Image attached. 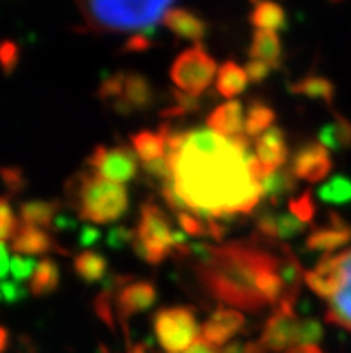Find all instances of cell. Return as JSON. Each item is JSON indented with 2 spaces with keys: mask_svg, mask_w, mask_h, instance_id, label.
Returning <instances> with one entry per match:
<instances>
[{
  "mask_svg": "<svg viewBox=\"0 0 351 353\" xmlns=\"http://www.w3.org/2000/svg\"><path fill=\"white\" fill-rule=\"evenodd\" d=\"M249 140L226 139L210 128L188 131L174 178L190 214L201 219L253 214L262 201V187L248 169Z\"/></svg>",
  "mask_w": 351,
  "mask_h": 353,
  "instance_id": "6da1fadb",
  "label": "cell"
},
{
  "mask_svg": "<svg viewBox=\"0 0 351 353\" xmlns=\"http://www.w3.org/2000/svg\"><path fill=\"white\" fill-rule=\"evenodd\" d=\"M194 271L212 298L244 312H262L285 298L280 253L260 242V235L223 246L192 242Z\"/></svg>",
  "mask_w": 351,
  "mask_h": 353,
  "instance_id": "7a4b0ae2",
  "label": "cell"
},
{
  "mask_svg": "<svg viewBox=\"0 0 351 353\" xmlns=\"http://www.w3.org/2000/svg\"><path fill=\"white\" fill-rule=\"evenodd\" d=\"M95 32H143L156 27L174 0H74Z\"/></svg>",
  "mask_w": 351,
  "mask_h": 353,
  "instance_id": "3957f363",
  "label": "cell"
},
{
  "mask_svg": "<svg viewBox=\"0 0 351 353\" xmlns=\"http://www.w3.org/2000/svg\"><path fill=\"white\" fill-rule=\"evenodd\" d=\"M65 196L70 210L83 221L94 224H110L124 217L129 208V196L124 185L113 183L83 170L72 176L65 185Z\"/></svg>",
  "mask_w": 351,
  "mask_h": 353,
  "instance_id": "277c9868",
  "label": "cell"
},
{
  "mask_svg": "<svg viewBox=\"0 0 351 353\" xmlns=\"http://www.w3.org/2000/svg\"><path fill=\"white\" fill-rule=\"evenodd\" d=\"M174 230L169 215L152 201L143 203L137 226L133 251L138 259L151 265H160L176 250Z\"/></svg>",
  "mask_w": 351,
  "mask_h": 353,
  "instance_id": "5b68a950",
  "label": "cell"
},
{
  "mask_svg": "<svg viewBox=\"0 0 351 353\" xmlns=\"http://www.w3.org/2000/svg\"><path fill=\"white\" fill-rule=\"evenodd\" d=\"M152 328L165 353L187 352L201 332L192 307H165L158 310L152 318Z\"/></svg>",
  "mask_w": 351,
  "mask_h": 353,
  "instance_id": "8992f818",
  "label": "cell"
},
{
  "mask_svg": "<svg viewBox=\"0 0 351 353\" xmlns=\"http://www.w3.org/2000/svg\"><path fill=\"white\" fill-rule=\"evenodd\" d=\"M217 72V63L201 43L183 50L170 67V79L179 90L199 97L210 88Z\"/></svg>",
  "mask_w": 351,
  "mask_h": 353,
  "instance_id": "52a82bcc",
  "label": "cell"
},
{
  "mask_svg": "<svg viewBox=\"0 0 351 353\" xmlns=\"http://www.w3.org/2000/svg\"><path fill=\"white\" fill-rule=\"evenodd\" d=\"M296 300L298 298H283L267 319L258 345L263 353H278L299 346V327L301 319L296 316Z\"/></svg>",
  "mask_w": 351,
  "mask_h": 353,
  "instance_id": "ba28073f",
  "label": "cell"
},
{
  "mask_svg": "<svg viewBox=\"0 0 351 353\" xmlns=\"http://www.w3.org/2000/svg\"><path fill=\"white\" fill-rule=\"evenodd\" d=\"M86 165L101 178L113 181V183H128L137 178L138 161L133 151L126 145H95L94 151L86 158Z\"/></svg>",
  "mask_w": 351,
  "mask_h": 353,
  "instance_id": "9c48e42d",
  "label": "cell"
},
{
  "mask_svg": "<svg viewBox=\"0 0 351 353\" xmlns=\"http://www.w3.org/2000/svg\"><path fill=\"white\" fill-rule=\"evenodd\" d=\"M335 274V289L328 300L326 321L351 332V250L328 255Z\"/></svg>",
  "mask_w": 351,
  "mask_h": 353,
  "instance_id": "30bf717a",
  "label": "cell"
},
{
  "mask_svg": "<svg viewBox=\"0 0 351 353\" xmlns=\"http://www.w3.org/2000/svg\"><path fill=\"white\" fill-rule=\"evenodd\" d=\"M158 291L156 285L149 280H137L131 282L115 296V312L120 327L124 330V336L128 339V321L137 314L147 312L152 305L156 303Z\"/></svg>",
  "mask_w": 351,
  "mask_h": 353,
  "instance_id": "8fae6325",
  "label": "cell"
},
{
  "mask_svg": "<svg viewBox=\"0 0 351 353\" xmlns=\"http://www.w3.org/2000/svg\"><path fill=\"white\" fill-rule=\"evenodd\" d=\"M332 157L330 151L321 142L307 140L294 152L290 160V169L298 179H305L310 183H317L321 179H325L332 170Z\"/></svg>",
  "mask_w": 351,
  "mask_h": 353,
  "instance_id": "7c38bea8",
  "label": "cell"
},
{
  "mask_svg": "<svg viewBox=\"0 0 351 353\" xmlns=\"http://www.w3.org/2000/svg\"><path fill=\"white\" fill-rule=\"evenodd\" d=\"M351 241V226L337 214L330 212L328 224L312 230L305 241V248L314 253H323L325 256L332 255V251L346 246Z\"/></svg>",
  "mask_w": 351,
  "mask_h": 353,
  "instance_id": "4fadbf2b",
  "label": "cell"
},
{
  "mask_svg": "<svg viewBox=\"0 0 351 353\" xmlns=\"http://www.w3.org/2000/svg\"><path fill=\"white\" fill-rule=\"evenodd\" d=\"M245 325L244 314L235 309L219 307L201 328L203 339L214 346H223L233 339Z\"/></svg>",
  "mask_w": 351,
  "mask_h": 353,
  "instance_id": "5bb4252c",
  "label": "cell"
},
{
  "mask_svg": "<svg viewBox=\"0 0 351 353\" xmlns=\"http://www.w3.org/2000/svg\"><path fill=\"white\" fill-rule=\"evenodd\" d=\"M254 154L269 172H274V170L285 167V163L289 160V145L285 140L283 130L271 128L260 139H257Z\"/></svg>",
  "mask_w": 351,
  "mask_h": 353,
  "instance_id": "9a60e30c",
  "label": "cell"
},
{
  "mask_svg": "<svg viewBox=\"0 0 351 353\" xmlns=\"http://www.w3.org/2000/svg\"><path fill=\"white\" fill-rule=\"evenodd\" d=\"M14 253L23 256H36L45 255L50 251H59L63 255H67V251L58 246V242H54L52 235L47 233L41 228H34V226H27L22 224L14 239L11 241Z\"/></svg>",
  "mask_w": 351,
  "mask_h": 353,
  "instance_id": "2e32d148",
  "label": "cell"
},
{
  "mask_svg": "<svg viewBox=\"0 0 351 353\" xmlns=\"http://www.w3.org/2000/svg\"><path fill=\"white\" fill-rule=\"evenodd\" d=\"M161 23L183 40H192L197 43L205 40L206 32H208V26L203 18L181 8H170L161 18Z\"/></svg>",
  "mask_w": 351,
  "mask_h": 353,
  "instance_id": "e0dca14e",
  "label": "cell"
},
{
  "mask_svg": "<svg viewBox=\"0 0 351 353\" xmlns=\"http://www.w3.org/2000/svg\"><path fill=\"white\" fill-rule=\"evenodd\" d=\"M244 108L240 101H228L206 117V125L226 139L244 134Z\"/></svg>",
  "mask_w": 351,
  "mask_h": 353,
  "instance_id": "ac0fdd59",
  "label": "cell"
},
{
  "mask_svg": "<svg viewBox=\"0 0 351 353\" xmlns=\"http://www.w3.org/2000/svg\"><path fill=\"white\" fill-rule=\"evenodd\" d=\"M119 101V99H117ZM133 113L147 112L156 104V90L151 81L138 72H126L124 94L120 97Z\"/></svg>",
  "mask_w": 351,
  "mask_h": 353,
  "instance_id": "d6986e66",
  "label": "cell"
},
{
  "mask_svg": "<svg viewBox=\"0 0 351 353\" xmlns=\"http://www.w3.org/2000/svg\"><path fill=\"white\" fill-rule=\"evenodd\" d=\"M249 58L265 63L271 68H280L283 61V49L278 34L272 31H254L249 47Z\"/></svg>",
  "mask_w": 351,
  "mask_h": 353,
  "instance_id": "ffe728a7",
  "label": "cell"
},
{
  "mask_svg": "<svg viewBox=\"0 0 351 353\" xmlns=\"http://www.w3.org/2000/svg\"><path fill=\"white\" fill-rule=\"evenodd\" d=\"M59 206L61 203L58 199L45 201V199H32L20 205V219L27 226L34 228H52L54 221L59 215Z\"/></svg>",
  "mask_w": 351,
  "mask_h": 353,
  "instance_id": "44dd1931",
  "label": "cell"
},
{
  "mask_svg": "<svg viewBox=\"0 0 351 353\" xmlns=\"http://www.w3.org/2000/svg\"><path fill=\"white\" fill-rule=\"evenodd\" d=\"M290 94L303 95V97L314 99V101H323L325 104L332 106L335 99V86L334 83L325 76L317 74H308L301 77L298 83H292L289 86Z\"/></svg>",
  "mask_w": 351,
  "mask_h": 353,
  "instance_id": "7402d4cb",
  "label": "cell"
},
{
  "mask_svg": "<svg viewBox=\"0 0 351 353\" xmlns=\"http://www.w3.org/2000/svg\"><path fill=\"white\" fill-rule=\"evenodd\" d=\"M260 187H262V197H265L271 205H278L281 201V197L290 196L296 190L298 178L294 176L290 167L285 165L267 176L260 183Z\"/></svg>",
  "mask_w": 351,
  "mask_h": 353,
  "instance_id": "603a6c76",
  "label": "cell"
},
{
  "mask_svg": "<svg viewBox=\"0 0 351 353\" xmlns=\"http://www.w3.org/2000/svg\"><path fill=\"white\" fill-rule=\"evenodd\" d=\"M249 20L257 27V31H281L287 29V14L278 2L262 0L254 6L253 13L249 14Z\"/></svg>",
  "mask_w": 351,
  "mask_h": 353,
  "instance_id": "cb8c5ba5",
  "label": "cell"
},
{
  "mask_svg": "<svg viewBox=\"0 0 351 353\" xmlns=\"http://www.w3.org/2000/svg\"><path fill=\"white\" fill-rule=\"evenodd\" d=\"M276 121V112L271 106L260 99H254L249 103L248 113H245V122H244V133L248 139H260L265 131L274 128Z\"/></svg>",
  "mask_w": 351,
  "mask_h": 353,
  "instance_id": "d4e9b609",
  "label": "cell"
},
{
  "mask_svg": "<svg viewBox=\"0 0 351 353\" xmlns=\"http://www.w3.org/2000/svg\"><path fill=\"white\" fill-rule=\"evenodd\" d=\"M129 140L133 143L137 157L143 163L160 160V158H165V154H167V145H165V139L161 137L160 131L140 130L131 134Z\"/></svg>",
  "mask_w": 351,
  "mask_h": 353,
  "instance_id": "484cf974",
  "label": "cell"
},
{
  "mask_svg": "<svg viewBox=\"0 0 351 353\" xmlns=\"http://www.w3.org/2000/svg\"><path fill=\"white\" fill-rule=\"evenodd\" d=\"M317 140L328 151H344V149L351 148V124L344 117L334 113V121L321 128L319 133H317Z\"/></svg>",
  "mask_w": 351,
  "mask_h": 353,
  "instance_id": "4316f807",
  "label": "cell"
},
{
  "mask_svg": "<svg viewBox=\"0 0 351 353\" xmlns=\"http://www.w3.org/2000/svg\"><path fill=\"white\" fill-rule=\"evenodd\" d=\"M248 74L245 68H240L235 61H226L217 72V83L215 90L219 95L226 97L228 101L235 95L242 94L248 88Z\"/></svg>",
  "mask_w": 351,
  "mask_h": 353,
  "instance_id": "83f0119b",
  "label": "cell"
},
{
  "mask_svg": "<svg viewBox=\"0 0 351 353\" xmlns=\"http://www.w3.org/2000/svg\"><path fill=\"white\" fill-rule=\"evenodd\" d=\"M59 287V265L52 259H43L38 262L34 274L29 283V291L36 298L50 296Z\"/></svg>",
  "mask_w": 351,
  "mask_h": 353,
  "instance_id": "f1b7e54d",
  "label": "cell"
},
{
  "mask_svg": "<svg viewBox=\"0 0 351 353\" xmlns=\"http://www.w3.org/2000/svg\"><path fill=\"white\" fill-rule=\"evenodd\" d=\"M74 271L85 283L104 282L108 274V260L101 253L86 250L74 259Z\"/></svg>",
  "mask_w": 351,
  "mask_h": 353,
  "instance_id": "f546056e",
  "label": "cell"
},
{
  "mask_svg": "<svg viewBox=\"0 0 351 353\" xmlns=\"http://www.w3.org/2000/svg\"><path fill=\"white\" fill-rule=\"evenodd\" d=\"M169 97L172 103L160 112V117H163L167 121L190 115V113H196L201 110V99L196 97V95L187 94L183 90H170Z\"/></svg>",
  "mask_w": 351,
  "mask_h": 353,
  "instance_id": "4dcf8cb0",
  "label": "cell"
},
{
  "mask_svg": "<svg viewBox=\"0 0 351 353\" xmlns=\"http://www.w3.org/2000/svg\"><path fill=\"white\" fill-rule=\"evenodd\" d=\"M317 196L328 205H346L351 201V179L346 176H334L321 185Z\"/></svg>",
  "mask_w": 351,
  "mask_h": 353,
  "instance_id": "1f68e13d",
  "label": "cell"
},
{
  "mask_svg": "<svg viewBox=\"0 0 351 353\" xmlns=\"http://www.w3.org/2000/svg\"><path fill=\"white\" fill-rule=\"evenodd\" d=\"M289 212L305 224H312V221L316 219V201H314V194L310 188H307L301 196L290 197L289 199Z\"/></svg>",
  "mask_w": 351,
  "mask_h": 353,
  "instance_id": "d6a6232c",
  "label": "cell"
},
{
  "mask_svg": "<svg viewBox=\"0 0 351 353\" xmlns=\"http://www.w3.org/2000/svg\"><path fill=\"white\" fill-rule=\"evenodd\" d=\"M119 292L104 289L99 292L97 298L94 300V310L97 314V318L106 325L110 330H115V296Z\"/></svg>",
  "mask_w": 351,
  "mask_h": 353,
  "instance_id": "836d02e7",
  "label": "cell"
},
{
  "mask_svg": "<svg viewBox=\"0 0 351 353\" xmlns=\"http://www.w3.org/2000/svg\"><path fill=\"white\" fill-rule=\"evenodd\" d=\"M124 76L126 72H117V74H112V76H106L101 85H99L97 95L103 103H110L122 97L124 94Z\"/></svg>",
  "mask_w": 351,
  "mask_h": 353,
  "instance_id": "e575fe53",
  "label": "cell"
},
{
  "mask_svg": "<svg viewBox=\"0 0 351 353\" xmlns=\"http://www.w3.org/2000/svg\"><path fill=\"white\" fill-rule=\"evenodd\" d=\"M307 230V224L296 219L292 214H278L276 212V239L287 241L301 235Z\"/></svg>",
  "mask_w": 351,
  "mask_h": 353,
  "instance_id": "d590c367",
  "label": "cell"
},
{
  "mask_svg": "<svg viewBox=\"0 0 351 353\" xmlns=\"http://www.w3.org/2000/svg\"><path fill=\"white\" fill-rule=\"evenodd\" d=\"M178 223L188 237H194V239L208 237L210 219H201V217L190 214V212H181V214H178Z\"/></svg>",
  "mask_w": 351,
  "mask_h": 353,
  "instance_id": "8d00e7d4",
  "label": "cell"
},
{
  "mask_svg": "<svg viewBox=\"0 0 351 353\" xmlns=\"http://www.w3.org/2000/svg\"><path fill=\"white\" fill-rule=\"evenodd\" d=\"M20 226H18L17 215L11 210L9 205V197L4 196L0 201V237L2 241H13L14 235L18 233Z\"/></svg>",
  "mask_w": 351,
  "mask_h": 353,
  "instance_id": "74e56055",
  "label": "cell"
},
{
  "mask_svg": "<svg viewBox=\"0 0 351 353\" xmlns=\"http://www.w3.org/2000/svg\"><path fill=\"white\" fill-rule=\"evenodd\" d=\"M134 237H137V230L129 228L126 224H117L108 232L106 246L115 251L126 250L128 246H133Z\"/></svg>",
  "mask_w": 351,
  "mask_h": 353,
  "instance_id": "f35d334b",
  "label": "cell"
},
{
  "mask_svg": "<svg viewBox=\"0 0 351 353\" xmlns=\"http://www.w3.org/2000/svg\"><path fill=\"white\" fill-rule=\"evenodd\" d=\"M143 172L151 179L160 181L161 187L167 183H174L176 178H174V165L170 163L167 158H160L156 161H149V163H143Z\"/></svg>",
  "mask_w": 351,
  "mask_h": 353,
  "instance_id": "ab89813d",
  "label": "cell"
},
{
  "mask_svg": "<svg viewBox=\"0 0 351 353\" xmlns=\"http://www.w3.org/2000/svg\"><path fill=\"white\" fill-rule=\"evenodd\" d=\"M2 179H4V187L9 196H18L23 192L27 187V178L23 170L17 165H4L2 167Z\"/></svg>",
  "mask_w": 351,
  "mask_h": 353,
  "instance_id": "60d3db41",
  "label": "cell"
},
{
  "mask_svg": "<svg viewBox=\"0 0 351 353\" xmlns=\"http://www.w3.org/2000/svg\"><path fill=\"white\" fill-rule=\"evenodd\" d=\"M325 336L323 325L316 318L301 319V327H299V346L305 345H317Z\"/></svg>",
  "mask_w": 351,
  "mask_h": 353,
  "instance_id": "b9f144b4",
  "label": "cell"
},
{
  "mask_svg": "<svg viewBox=\"0 0 351 353\" xmlns=\"http://www.w3.org/2000/svg\"><path fill=\"white\" fill-rule=\"evenodd\" d=\"M36 265L38 264H36L32 256H23L14 253L13 260H11V274H13L14 282L22 283L26 280H31Z\"/></svg>",
  "mask_w": 351,
  "mask_h": 353,
  "instance_id": "7bdbcfd3",
  "label": "cell"
},
{
  "mask_svg": "<svg viewBox=\"0 0 351 353\" xmlns=\"http://www.w3.org/2000/svg\"><path fill=\"white\" fill-rule=\"evenodd\" d=\"M29 289L23 287L20 282H11V280H2V301L6 305H17L23 301L29 296Z\"/></svg>",
  "mask_w": 351,
  "mask_h": 353,
  "instance_id": "ee69618b",
  "label": "cell"
},
{
  "mask_svg": "<svg viewBox=\"0 0 351 353\" xmlns=\"http://www.w3.org/2000/svg\"><path fill=\"white\" fill-rule=\"evenodd\" d=\"M0 59H2V68H4L6 76H11L18 65V59H20V50H18V45L11 40H6L0 47Z\"/></svg>",
  "mask_w": 351,
  "mask_h": 353,
  "instance_id": "f6af8a7d",
  "label": "cell"
},
{
  "mask_svg": "<svg viewBox=\"0 0 351 353\" xmlns=\"http://www.w3.org/2000/svg\"><path fill=\"white\" fill-rule=\"evenodd\" d=\"M160 192L161 197H163V201L167 203V206H169L170 210L178 212V214H181V212H190V206L183 201L181 196H179L178 188H176V181H174V183L163 185Z\"/></svg>",
  "mask_w": 351,
  "mask_h": 353,
  "instance_id": "bcb514c9",
  "label": "cell"
},
{
  "mask_svg": "<svg viewBox=\"0 0 351 353\" xmlns=\"http://www.w3.org/2000/svg\"><path fill=\"white\" fill-rule=\"evenodd\" d=\"M151 38L152 36L146 34V32H137V34L129 36L122 47V52H146L154 45Z\"/></svg>",
  "mask_w": 351,
  "mask_h": 353,
  "instance_id": "7dc6e473",
  "label": "cell"
},
{
  "mask_svg": "<svg viewBox=\"0 0 351 353\" xmlns=\"http://www.w3.org/2000/svg\"><path fill=\"white\" fill-rule=\"evenodd\" d=\"M101 230L94 224H83L79 228V235H77V244H79L83 250H88V248L95 246L99 241H101Z\"/></svg>",
  "mask_w": 351,
  "mask_h": 353,
  "instance_id": "c3c4849f",
  "label": "cell"
},
{
  "mask_svg": "<svg viewBox=\"0 0 351 353\" xmlns=\"http://www.w3.org/2000/svg\"><path fill=\"white\" fill-rule=\"evenodd\" d=\"M272 68L269 65L262 61H257V59H251V61L245 65V74H248V79L251 83H262L267 79V76L271 74Z\"/></svg>",
  "mask_w": 351,
  "mask_h": 353,
  "instance_id": "681fc988",
  "label": "cell"
},
{
  "mask_svg": "<svg viewBox=\"0 0 351 353\" xmlns=\"http://www.w3.org/2000/svg\"><path fill=\"white\" fill-rule=\"evenodd\" d=\"M76 226H77L76 219H72L70 215L67 214H59L58 217H56V221H54L52 230L58 233H67V232H72Z\"/></svg>",
  "mask_w": 351,
  "mask_h": 353,
  "instance_id": "f907efd6",
  "label": "cell"
},
{
  "mask_svg": "<svg viewBox=\"0 0 351 353\" xmlns=\"http://www.w3.org/2000/svg\"><path fill=\"white\" fill-rule=\"evenodd\" d=\"M183 353H223V352H221L217 346L212 345V343H208V341L197 339L196 343L187 350V352H183Z\"/></svg>",
  "mask_w": 351,
  "mask_h": 353,
  "instance_id": "816d5d0a",
  "label": "cell"
},
{
  "mask_svg": "<svg viewBox=\"0 0 351 353\" xmlns=\"http://www.w3.org/2000/svg\"><path fill=\"white\" fill-rule=\"evenodd\" d=\"M126 353H158L154 346L151 345V341H142V343H134V345H128V352Z\"/></svg>",
  "mask_w": 351,
  "mask_h": 353,
  "instance_id": "f5cc1de1",
  "label": "cell"
},
{
  "mask_svg": "<svg viewBox=\"0 0 351 353\" xmlns=\"http://www.w3.org/2000/svg\"><path fill=\"white\" fill-rule=\"evenodd\" d=\"M0 253H2V280H8V273L9 269H11V264H9V251L8 246H6V242L0 248Z\"/></svg>",
  "mask_w": 351,
  "mask_h": 353,
  "instance_id": "db71d44e",
  "label": "cell"
},
{
  "mask_svg": "<svg viewBox=\"0 0 351 353\" xmlns=\"http://www.w3.org/2000/svg\"><path fill=\"white\" fill-rule=\"evenodd\" d=\"M285 353H323L317 345H305V346H296V348L287 350Z\"/></svg>",
  "mask_w": 351,
  "mask_h": 353,
  "instance_id": "11a10c76",
  "label": "cell"
},
{
  "mask_svg": "<svg viewBox=\"0 0 351 353\" xmlns=\"http://www.w3.org/2000/svg\"><path fill=\"white\" fill-rule=\"evenodd\" d=\"M244 346H245V343H242V341H233V343H230L228 346H224L221 352L223 353H244Z\"/></svg>",
  "mask_w": 351,
  "mask_h": 353,
  "instance_id": "9f6ffc18",
  "label": "cell"
},
{
  "mask_svg": "<svg viewBox=\"0 0 351 353\" xmlns=\"http://www.w3.org/2000/svg\"><path fill=\"white\" fill-rule=\"evenodd\" d=\"M8 345H9V332L8 328L2 327L0 328V352L2 353L8 352Z\"/></svg>",
  "mask_w": 351,
  "mask_h": 353,
  "instance_id": "6f0895ef",
  "label": "cell"
},
{
  "mask_svg": "<svg viewBox=\"0 0 351 353\" xmlns=\"http://www.w3.org/2000/svg\"><path fill=\"white\" fill-rule=\"evenodd\" d=\"M251 2H253V4H258V0H251Z\"/></svg>",
  "mask_w": 351,
  "mask_h": 353,
  "instance_id": "680465c9",
  "label": "cell"
},
{
  "mask_svg": "<svg viewBox=\"0 0 351 353\" xmlns=\"http://www.w3.org/2000/svg\"><path fill=\"white\" fill-rule=\"evenodd\" d=\"M332 2H341V0H332Z\"/></svg>",
  "mask_w": 351,
  "mask_h": 353,
  "instance_id": "91938a15",
  "label": "cell"
}]
</instances>
